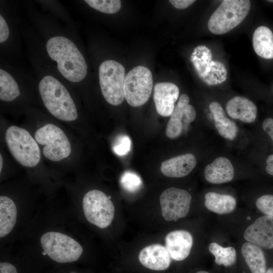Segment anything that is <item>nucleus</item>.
<instances>
[{"instance_id":"obj_15","label":"nucleus","mask_w":273,"mask_h":273,"mask_svg":"<svg viewBox=\"0 0 273 273\" xmlns=\"http://www.w3.org/2000/svg\"><path fill=\"white\" fill-rule=\"evenodd\" d=\"M193 239L189 232L176 230L169 233L165 237L166 247L172 259L180 261L189 255Z\"/></svg>"},{"instance_id":"obj_7","label":"nucleus","mask_w":273,"mask_h":273,"mask_svg":"<svg viewBox=\"0 0 273 273\" xmlns=\"http://www.w3.org/2000/svg\"><path fill=\"white\" fill-rule=\"evenodd\" d=\"M153 87V76L148 68L138 66L125 75L124 82V98L132 107H139L149 100Z\"/></svg>"},{"instance_id":"obj_24","label":"nucleus","mask_w":273,"mask_h":273,"mask_svg":"<svg viewBox=\"0 0 273 273\" xmlns=\"http://www.w3.org/2000/svg\"><path fill=\"white\" fill-rule=\"evenodd\" d=\"M209 251L215 257L214 262L218 265L228 267L233 266L236 262V251L232 247L224 248L212 242L209 245Z\"/></svg>"},{"instance_id":"obj_11","label":"nucleus","mask_w":273,"mask_h":273,"mask_svg":"<svg viewBox=\"0 0 273 273\" xmlns=\"http://www.w3.org/2000/svg\"><path fill=\"white\" fill-rule=\"evenodd\" d=\"M189 101L187 95L184 94L180 96L167 124L165 133L168 138L178 137L185 126L195 119L196 111L193 106L189 104Z\"/></svg>"},{"instance_id":"obj_35","label":"nucleus","mask_w":273,"mask_h":273,"mask_svg":"<svg viewBox=\"0 0 273 273\" xmlns=\"http://www.w3.org/2000/svg\"><path fill=\"white\" fill-rule=\"evenodd\" d=\"M265 273H273V264L268 265Z\"/></svg>"},{"instance_id":"obj_17","label":"nucleus","mask_w":273,"mask_h":273,"mask_svg":"<svg viewBox=\"0 0 273 273\" xmlns=\"http://www.w3.org/2000/svg\"><path fill=\"white\" fill-rule=\"evenodd\" d=\"M226 110L231 118L245 123L253 122L257 114L256 105L248 99L241 96L230 100L226 104Z\"/></svg>"},{"instance_id":"obj_39","label":"nucleus","mask_w":273,"mask_h":273,"mask_svg":"<svg viewBox=\"0 0 273 273\" xmlns=\"http://www.w3.org/2000/svg\"><path fill=\"white\" fill-rule=\"evenodd\" d=\"M71 273H76V272H71Z\"/></svg>"},{"instance_id":"obj_22","label":"nucleus","mask_w":273,"mask_h":273,"mask_svg":"<svg viewBox=\"0 0 273 273\" xmlns=\"http://www.w3.org/2000/svg\"><path fill=\"white\" fill-rule=\"evenodd\" d=\"M17 209L14 201L5 196L0 197V237L9 234L16 223Z\"/></svg>"},{"instance_id":"obj_8","label":"nucleus","mask_w":273,"mask_h":273,"mask_svg":"<svg viewBox=\"0 0 273 273\" xmlns=\"http://www.w3.org/2000/svg\"><path fill=\"white\" fill-rule=\"evenodd\" d=\"M82 207L87 220L101 229L108 226L114 218V204L101 191L92 190L87 192L83 198Z\"/></svg>"},{"instance_id":"obj_12","label":"nucleus","mask_w":273,"mask_h":273,"mask_svg":"<svg viewBox=\"0 0 273 273\" xmlns=\"http://www.w3.org/2000/svg\"><path fill=\"white\" fill-rule=\"evenodd\" d=\"M244 237L262 249H273V217L263 215L257 218L246 229Z\"/></svg>"},{"instance_id":"obj_26","label":"nucleus","mask_w":273,"mask_h":273,"mask_svg":"<svg viewBox=\"0 0 273 273\" xmlns=\"http://www.w3.org/2000/svg\"><path fill=\"white\" fill-rule=\"evenodd\" d=\"M84 2L93 9L110 14L117 13L121 7V1L119 0H85Z\"/></svg>"},{"instance_id":"obj_33","label":"nucleus","mask_w":273,"mask_h":273,"mask_svg":"<svg viewBox=\"0 0 273 273\" xmlns=\"http://www.w3.org/2000/svg\"><path fill=\"white\" fill-rule=\"evenodd\" d=\"M0 273H18L17 268L12 263L8 262L0 263Z\"/></svg>"},{"instance_id":"obj_2","label":"nucleus","mask_w":273,"mask_h":273,"mask_svg":"<svg viewBox=\"0 0 273 273\" xmlns=\"http://www.w3.org/2000/svg\"><path fill=\"white\" fill-rule=\"evenodd\" d=\"M38 88L46 108L54 116L65 121L77 119L75 103L66 88L57 79L51 75L44 76L39 81Z\"/></svg>"},{"instance_id":"obj_16","label":"nucleus","mask_w":273,"mask_h":273,"mask_svg":"<svg viewBox=\"0 0 273 273\" xmlns=\"http://www.w3.org/2000/svg\"><path fill=\"white\" fill-rule=\"evenodd\" d=\"M196 163L194 155L185 154L162 162L160 170L166 176L181 177L188 175L195 167Z\"/></svg>"},{"instance_id":"obj_29","label":"nucleus","mask_w":273,"mask_h":273,"mask_svg":"<svg viewBox=\"0 0 273 273\" xmlns=\"http://www.w3.org/2000/svg\"><path fill=\"white\" fill-rule=\"evenodd\" d=\"M131 148V141L126 135H119L113 146L114 152L119 156H124L128 153Z\"/></svg>"},{"instance_id":"obj_10","label":"nucleus","mask_w":273,"mask_h":273,"mask_svg":"<svg viewBox=\"0 0 273 273\" xmlns=\"http://www.w3.org/2000/svg\"><path fill=\"white\" fill-rule=\"evenodd\" d=\"M191 195L186 190L170 188L160 196L162 214L166 221H176L186 217L189 211Z\"/></svg>"},{"instance_id":"obj_9","label":"nucleus","mask_w":273,"mask_h":273,"mask_svg":"<svg viewBox=\"0 0 273 273\" xmlns=\"http://www.w3.org/2000/svg\"><path fill=\"white\" fill-rule=\"evenodd\" d=\"M36 141L44 145L43 154L50 160L59 161L68 157L71 152L70 142L63 130L57 126L48 123L35 132Z\"/></svg>"},{"instance_id":"obj_38","label":"nucleus","mask_w":273,"mask_h":273,"mask_svg":"<svg viewBox=\"0 0 273 273\" xmlns=\"http://www.w3.org/2000/svg\"><path fill=\"white\" fill-rule=\"evenodd\" d=\"M268 2H272L273 1H268Z\"/></svg>"},{"instance_id":"obj_20","label":"nucleus","mask_w":273,"mask_h":273,"mask_svg":"<svg viewBox=\"0 0 273 273\" xmlns=\"http://www.w3.org/2000/svg\"><path fill=\"white\" fill-rule=\"evenodd\" d=\"M209 108L219 134L230 140L235 139L238 132V127L234 121L226 116L221 105L217 102H213L210 104Z\"/></svg>"},{"instance_id":"obj_36","label":"nucleus","mask_w":273,"mask_h":273,"mask_svg":"<svg viewBox=\"0 0 273 273\" xmlns=\"http://www.w3.org/2000/svg\"><path fill=\"white\" fill-rule=\"evenodd\" d=\"M3 167V158L2 156L0 155V171L1 172Z\"/></svg>"},{"instance_id":"obj_28","label":"nucleus","mask_w":273,"mask_h":273,"mask_svg":"<svg viewBox=\"0 0 273 273\" xmlns=\"http://www.w3.org/2000/svg\"><path fill=\"white\" fill-rule=\"evenodd\" d=\"M255 205L263 215L273 217V195L265 194L257 198Z\"/></svg>"},{"instance_id":"obj_4","label":"nucleus","mask_w":273,"mask_h":273,"mask_svg":"<svg viewBox=\"0 0 273 273\" xmlns=\"http://www.w3.org/2000/svg\"><path fill=\"white\" fill-rule=\"evenodd\" d=\"M5 140L11 154L20 164L32 167L39 163V146L27 130L17 126H11L6 131Z\"/></svg>"},{"instance_id":"obj_23","label":"nucleus","mask_w":273,"mask_h":273,"mask_svg":"<svg viewBox=\"0 0 273 273\" xmlns=\"http://www.w3.org/2000/svg\"><path fill=\"white\" fill-rule=\"evenodd\" d=\"M236 203L235 198L229 195L209 192L205 195V207L210 211L218 214L232 212Z\"/></svg>"},{"instance_id":"obj_37","label":"nucleus","mask_w":273,"mask_h":273,"mask_svg":"<svg viewBox=\"0 0 273 273\" xmlns=\"http://www.w3.org/2000/svg\"><path fill=\"white\" fill-rule=\"evenodd\" d=\"M196 273H210V272H209L208 271H206V270H199V271H197Z\"/></svg>"},{"instance_id":"obj_30","label":"nucleus","mask_w":273,"mask_h":273,"mask_svg":"<svg viewBox=\"0 0 273 273\" xmlns=\"http://www.w3.org/2000/svg\"><path fill=\"white\" fill-rule=\"evenodd\" d=\"M10 35V30L6 21L3 16L0 15V43L6 41Z\"/></svg>"},{"instance_id":"obj_13","label":"nucleus","mask_w":273,"mask_h":273,"mask_svg":"<svg viewBox=\"0 0 273 273\" xmlns=\"http://www.w3.org/2000/svg\"><path fill=\"white\" fill-rule=\"evenodd\" d=\"M179 93L177 86L171 82H159L155 85L153 98L156 111L160 115L171 116Z\"/></svg>"},{"instance_id":"obj_5","label":"nucleus","mask_w":273,"mask_h":273,"mask_svg":"<svg viewBox=\"0 0 273 273\" xmlns=\"http://www.w3.org/2000/svg\"><path fill=\"white\" fill-rule=\"evenodd\" d=\"M44 253L53 260L60 263L73 262L81 256L83 248L72 237L57 232H48L40 238Z\"/></svg>"},{"instance_id":"obj_25","label":"nucleus","mask_w":273,"mask_h":273,"mask_svg":"<svg viewBox=\"0 0 273 273\" xmlns=\"http://www.w3.org/2000/svg\"><path fill=\"white\" fill-rule=\"evenodd\" d=\"M20 95L17 82L7 71L0 69V99L5 102L15 100Z\"/></svg>"},{"instance_id":"obj_19","label":"nucleus","mask_w":273,"mask_h":273,"mask_svg":"<svg viewBox=\"0 0 273 273\" xmlns=\"http://www.w3.org/2000/svg\"><path fill=\"white\" fill-rule=\"evenodd\" d=\"M241 253L251 273H265L268 262L261 248L246 242L242 246Z\"/></svg>"},{"instance_id":"obj_27","label":"nucleus","mask_w":273,"mask_h":273,"mask_svg":"<svg viewBox=\"0 0 273 273\" xmlns=\"http://www.w3.org/2000/svg\"><path fill=\"white\" fill-rule=\"evenodd\" d=\"M120 184L125 191L134 193L141 189L143 182L141 177L136 173L126 171L121 176Z\"/></svg>"},{"instance_id":"obj_3","label":"nucleus","mask_w":273,"mask_h":273,"mask_svg":"<svg viewBox=\"0 0 273 273\" xmlns=\"http://www.w3.org/2000/svg\"><path fill=\"white\" fill-rule=\"evenodd\" d=\"M250 9L249 0H224L210 17L208 27L214 34L226 33L239 25Z\"/></svg>"},{"instance_id":"obj_31","label":"nucleus","mask_w":273,"mask_h":273,"mask_svg":"<svg viewBox=\"0 0 273 273\" xmlns=\"http://www.w3.org/2000/svg\"><path fill=\"white\" fill-rule=\"evenodd\" d=\"M196 1L194 0H170L169 2L176 8L184 9L193 4Z\"/></svg>"},{"instance_id":"obj_32","label":"nucleus","mask_w":273,"mask_h":273,"mask_svg":"<svg viewBox=\"0 0 273 273\" xmlns=\"http://www.w3.org/2000/svg\"><path fill=\"white\" fill-rule=\"evenodd\" d=\"M263 130L269 135L273 142V119L267 118L262 123Z\"/></svg>"},{"instance_id":"obj_34","label":"nucleus","mask_w":273,"mask_h":273,"mask_svg":"<svg viewBox=\"0 0 273 273\" xmlns=\"http://www.w3.org/2000/svg\"><path fill=\"white\" fill-rule=\"evenodd\" d=\"M266 171L268 174L273 176V154L270 155L266 160Z\"/></svg>"},{"instance_id":"obj_1","label":"nucleus","mask_w":273,"mask_h":273,"mask_svg":"<svg viewBox=\"0 0 273 273\" xmlns=\"http://www.w3.org/2000/svg\"><path fill=\"white\" fill-rule=\"evenodd\" d=\"M46 49L64 77L72 82L84 79L87 72L86 62L73 41L64 36H55L47 41Z\"/></svg>"},{"instance_id":"obj_14","label":"nucleus","mask_w":273,"mask_h":273,"mask_svg":"<svg viewBox=\"0 0 273 273\" xmlns=\"http://www.w3.org/2000/svg\"><path fill=\"white\" fill-rule=\"evenodd\" d=\"M139 259L145 267L160 271L169 267L172 258L166 247L155 244L144 248L139 253Z\"/></svg>"},{"instance_id":"obj_21","label":"nucleus","mask_w":273,"mask_h":273,"mask_svg":"<svg viewBox=\"0 0 273 273\" xmlns=\"http://www.w3.org/2000/svg\"><path fill=\"white\" fill-rule=\"evenodd\" d=\"M253 47L256 54L266 59L273 58V33L267 27H257L253 35Z\"/></svg>"},{"instance_id":"obj_18","label":"nucleus","mask_w":273,"mask_h":273,"mask_svg":"<svg viewBox=\"0 0 273 273\" xmlns=\"http://www.w3.org/2000/svg\"><path fill=\"white\" fill-rule=\"evenodd\" d=\"M204 176L206 180L210 183H225L233 179L234 169L228 158L219 157L206 167Z\"/></svg>"},{"instance_id":"obj_6","label":"nucleus","mask_w":273,"mask_h":273,"mask_svg":"<svg viewBox=\"0 0 273 273\" xmlns=\"http://www.w3.org/2000/svg\"><path fill=\"white\" fill-rule=\"evenodd\" d=\"M125 68L120 63L113 60L103 62L99 68V78L102 94L110 104L117 106L124 98Z\"/></svg>"}]
</instances>
